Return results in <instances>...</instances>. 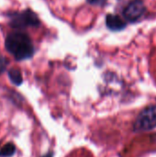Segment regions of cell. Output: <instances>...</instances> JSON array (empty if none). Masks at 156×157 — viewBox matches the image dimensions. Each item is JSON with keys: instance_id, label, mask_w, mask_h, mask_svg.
<instances>
[{"instance_id": "cell-1", "label": "cell", "mask_w": 156, "mask_h": 157, "mask_svg": "<svg viewBox=\"0 0 156 157\" xmlns=\"http://www.w3.org/2000/svg\"><path fill=\"white\" fill-rule=\"evenodd\" d=\"M5 47L17 61L30 59L35 53V47L31 39L27 33L22 31L9 33L6 38Z\"/></svg>"}, {"instance_id": "cell-2", "label": "cell", "mask_w": 156, "mask_h": 157, "mask_svg": "<svg viewBox=\"0 0 156 157\" xmlns=\"http://www.w3.org/2000/svg\"><path fill=\"white\" fill-rule=\"evenodd\" d=\"M9 18V25L17 29H27V28H36L39 27L40 24V21L36 15L35 12H33L31 9L28 8L23 11H17V12H12L8 14Z\"/></svg>"}, {"instance_id": "cell-3", "label": "cell", "mask_w": 156, "mask_h": 157, "mask_svg": "<svg viewBox=\"0 0 156 157\" xmlns=\"http://www.w3.org/2000/svg\"><path fill=\"white\" fill-rule=\"evenodd\" d=\"M156 128V105L143 109L138 115L133 124L134 132H148Z\"/></svg>"}, {"instance_id": "cell-4", "label": "cell", "mask_w": 156, "mask_h": 157, "mask_svg": "<svg viewBox=\"0 0 156 157\" xmlns=\"http://www.w3.org/2000/svg\"><path fill=\"white\" fill-rule=\"evenodd\" d=\"M145 13L146 6L143 0H131L123 9V17L130 23L137 22L145 15Z\"/></svg>"}, {"instance_id": "cell-5", "label": "cell", "mask_w": 156, "mask_h": 157, "mask_svg": "<svg viewBox=\"0 0 156 157\" xmlns=\"http://www.w3.org/2000/svg\"><path fill=\"white\" fill-rule=\"evenodd\" d=\"M106 26L111 31H120L127 27V22L118 15L108 14L106 17Z\"/></svg>"}, {"instance_id": "cell-6", "label": "cell", "mask_w": 156, "mask_h": 157, "mask_svg": "<svg viewBox=\"0 0 156 157\" xmlns=\"http://www.w3.org/2000/svg\"><path fill=\"white\" fill-rule=\"evenodd\" d=\"M8 78L11 81L12 84H14L15 86H20L23 82V78H22V75L21 72L18 68H11L8 70Z\"/></svg>"}, {"instance_id": "cell-7", "label": "cell", "mask_w": 156, "mask_h": 157, "mask_svg": "<svg viewBox=\"0 0 156 157\" xmlns=\"http://www.w3.org/2000/svg\"><path fill=\"white\" fill-rule=\"evenodd\" d=\"M16 153V146L12 143L5 144L0 149V157H11Z\"/></svg>"}, {"instance_id": "cell-8", "label": "cell", "mask_w": 156, "mask_h": 157, "mask_svg": "<svg viewBox=\"0 0 156 157\" xmlns=\"http://www.w3.org/2000/svg\"><path fill=\"white\" fill-rule=\"evenodd\" d=\"M7 64H8L7 59L5 56L0 54V75H2L6 70Z\"/></svg>"}, {"instance_id": "cell-9", "label": "cell", "mask_w": 156, "mask_h": 157, "mask_svg": "<svg viewBox=\"0 0 156 157\" xmlns=\"http://www.w3.org/2000/svg\"><path fill=\"white\" fill-rule=\"evenodd\" d=\"M91 5H103L106 0H86Z\"/></svg>"}, {"instance_id": "cell-10", "label": "cell", "mask_w": 156, "mask_h": 157, "mask_svg": "<svg viewBox=\"0 0 156 157\" xmlns=\"http://www.w3.org/2000/svg\"><path fill=\"white\" fill-rule=\"evenodd\" d=\"M41 157H53V153L52 152H48L47 154L43 155Z\"/></svg>"}]
</instances>
